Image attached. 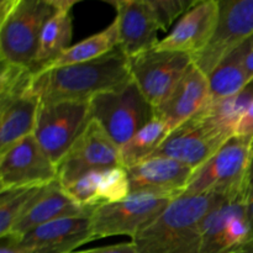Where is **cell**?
I'll return each instance as SVG.
<instances>
[{
    "label": "cell",
    "mask_w": 253,
    "mask_h": 253,
    "mask_svg": "<svg viewBox=\"0 0 253 253\" xmlns=\"http://www.w3.org/2000/svg\"><path fill=\"white\" fill-rule=\"evenodd\" d=\"M244 199L246 200L247 204H249L251 200H253V138L251 146V160H250L249 172H247L246 182H245L244 188Z\"/></svg>",
    "instance_id": "33"
},
{
    "label": "cell",
    "mask_w": 253,
    "mask_h": 253,
    "mask_svg": "<svg viewBox=\"0 0 253 253\" xmlns=\"http://www.w3.org/2000/svg\"><path fill=\"white\" fill-rule=\"evenodd\" d=\"M91 215V214H90ZM90 215L59 219L36 227L19 240L25 253H71L91 242Z\"/></svg>",
    "instance_id": "18"
},
{
    "label": "cell",
    "mask_w": 253,
    "mask_h": 253,
    "mask_svg": "<svg viewBox=\"0 0 253 253\" xmlns=\"http://www.w3.org/2000/svg\"><path fill=\"white\" fill-rule=\"evenodd\" d=\"M0 253H25L19 244V240L11 235L1 237V249Z\"/></svg>",
    "instance_id": "32"
},
{
    "label": "cell",
    "mask_w": 253,
    "mask_h": 253,
    "mask_svg": "<svg viewBox=\"0 0 253 253\" xmlns=\"http://www.w3.org/2000/svg\"><path fill=\"white\" fill-rule=\"evenodd\" d=\"M115 167H123L120 147L98 123L90 120L57 166V180L62 187H67L88 173Z\"/></svg>",
    "instance_id": "11"
},
{
    "label": "cell",
    "mask_w": 253,
    "mask_h": 253,
    "mask_svg": "<svg viewBox=\"0 0 253 253\" xmlns=\"http://www.w3.org/2000/svg\"><path fill=\"white\" fill-rule=\"evenodd\" d=\"M42 187L16 188L0 192V237L11 231Z\"/></svg>",
    "instance_id": "26"
},
{
    "label": "cell",
    "mask_w": 253,
    "mask_h": 253,
    "mask_svg": "<svg viewBox=\"0 0 253 253\" xmlns=\"http://www.w3.org/2000/svg\"><path fill=\"white\" fill-rule=\"evenodd\" d=\"M118 46L119 31L116 21L114 20L105 30L95 35H91L83 41L71 46L61 56L57 57L53 62L44 66L40 71H48V69L62 68V67L93 61V59L99 58V57L111 52Z\"/></svg>",
    "instance_id": "23"
},
{
    "label": "cell",
    "mask_w": 253,
    "mask_h": 253,
    "mask_svg": "<svg viewBox=\"0 0 253 253\" xmlns=\"http://www.w3.org/2000/svg\"><path fill=\"white\" fill-rule=\"evenodd\" d=\"M253 37V0H219V19L207 46L192 57L209 76L221 61Z\"/></svg>",
    "instance_id": "8"
},
{
    "label": "cell",
    "mask_w": 253,
    "mask_h": 253,
    "mask_svg": "<svg viewBox=\"0 0 253 253\" xmlns=\"http://www.w3.org/2000/svg\"><path fill=\"white\" fill-rule=\"evenodd\" d=\"M110 5L116 10L119 47L127 58L155 48L160 27L147 0H115Z\"/></svg>",
    "instance_id": "16"
},
{
    "label": "cell",
    "mask_w": 253,
    "mask_h": 253,
    "mask_svg": "<svg viewBox=\"0 0 253 253\" xmlns=\"http://www.w3.org/2000/svg\"><path fill=\"white\" fill-rule=\"evenodd\" d=\"M56 10L57 0H1L0 62L34 71L42 30Z\"/></svg>",
    "instance_id": "3"
},
{
    "label": "cell",
    "mask_w": 253,
    "mask_h": 253,
    "mask_svg": "<svg viewBox=\"0 0 253 253\" xmlns=\"http://www.w3.org/2000/svg\"><path fill=\"white\" fill-rule=\"evenodd\" d=\"M169 198L135 194L121 202L96 207L90 215L91 240L111 236L131 239L150 225L168 205Z\"/></svg>",
    "instance_id": "7"
},
{
    "label": "cell",
    "mask_w": 253,
    "mask_h": 253,
    "mask_svg": "<svg viewBox=\"0 0 253 253\" xmlns=\"http://www.w3.org/2000/svg\"><path fill=\"white\" fill-rule=\"evenodd\" d=\"M160 31H168L173 22L192 9L197 0H147Z\"/></svg>",
    "instance_id": "28"
},
{
    "label": "cell",
    "mask_w": 253,
    "mask_h": 253,
    "mask_svg": "<svg viewBox=\"0 0 253 253\" xmlns=\"http://www.w3.org/2000/svg\"><path fill=\"white\" fill-rule=\"evenodd\" d=\"M209 99L208 76L192 63L167 100L155 109V114L172 131L199 114Z\"/></svg>",
    "instance_id": "19"
},
{
    "label": "cell",
    "mask_w": 253,
    "mask_h": 253,
    "mask_svg": "<svg viewBox=\"0 0 253 253\" xmlns=\"http://www.w3.org/2000/svg\"><path fill=\"white\" fill-rule=\"evenodd\" d=\"M247 215H249V221L251 225V231L253 235V200H251L247 205Z\"/></svg>",
    "instance_id": "34"
},
{
    "label": "cell",
    "mask_w": 253,
    "mask_h": 253,
    "mask_svg": "<svg viewBox=\"0 0 253 253\" xmlns=\"http://www.w3.org/2000/svg\"><path fill=\"white\" fill-rule=\"evenodd\" d=\"M93 210L77 204L56 180L41 188L7 235L21 240L22 236L42 225L66 217L89 216Z\"/></svg>",
    "instance_id": "17"
},
{
    "label": "cell",
    "mask_w": 253,
    "mask_h": 253,
    "mask_svg": "<svg viewBox=\"0 0 253 253\" xmlns=\"http://www.w3.org/2000/svg\"><path fill=\"white\" fill-rule=\"evenodd\" d=\"M40 99L31 88L0 98V153L34 135Z\"/></svg>",
    "instance_id": "20"
},
{
    "label": "cell",
    "mask_w": 253,
    "mask_h": 253,
    "mask_svg": "<svg viewBox=\"0 0 253 253\" xmlns=\"http://www.w3.org/2000/svg\"><path fill=\"white\" fill-rule=\"evenodd\" d=\"M227 140L230 138L217 132L200 111L170 131L150 158H172L195 170L212 157Z\"/></svg>",
    "instance_id": "13"
},
{
    "label": "cell",
    "mask_w": 253,
    "mask_h": 253,
    "mask_svg": "<svg viewBox=\"0 0 253 253\" xmlns=\"http://www.w3.org/2000/svg\"><path fill=\"white\" fill-rule=\"evenodd\" d=\"M131 81L130 61L118 46L93 61L36 72L31 89L40 103L89 101L98 94L116 90Z\"/></svg>",
    "instance_id": "1"
},
{
    "label": "cell",
    "mask_w": 253,
    "mask_h": 253,
    "mask_svg": "<svg viewBox=\"0 0 253 253\" xmlns=\"http://www.w3.org/2000/svg\"><path fill=\"white\" fill-rule=\"evenodd\" d=\"M244 198L225 200L202 224L200 253H253V235Z\"/></svg>",
    "instance_id": "9"
},
{
    "label": "cell",
    "mask_w": 253,
    "mask_h": 253,
    "mask_svg": "<svg viewBox=\"0 0 253 253\" xmlns=\"http://www.w3.org/2000/svg\"><path fill=\"white\" fill-rule=\"evenodd\" d=\"M229 198L219 194L182 195L132 239L138 253H200L202 224Z\"/></svg>",
    "instance_id": "2"
},
{
    "label": "cell",
    "mask_w": 253,
    "mask_h": 253,
    "mask_svg": "<svg viewBox=\"0 0 253 253\" xmlns=\"http://www.w3.org/2000/svg\"><path fill=\"white\" fill-rule=\"evenodd\" d=\"M76 4V0H57L56 12L46 22L40 37L34 66L35 73L53 62L71 47L73 36L72 7Z\"/></svg>",
    "instance_id": "21"
},
{
    "label": "cell",
    "mask_w": 253,
    "mask_h": 253,
    "mask_svg": "<svg viewBox=\"0 0 253 253\" xmlns=\"http://www.w3.org/2000/svg\"><path fill=\"white\" fill-rule=\"evenodd\" d=\"M253 101V81L240 93L217 101H209L202 110L210 125L224 137L235 136L237 125Z\"/></svg>",
    "instance_id": "22"
},
{
    "label": "cell",
    "mask_w": 253,
    "mask_h": 253,
    "mask_svg": "<svg viewBox=\"0 0 253 253\" xmlns=\"http://www.w3.org/2000/svg\"><path fill=\"white\" fill-rule=\"evenodd\" d=\"M130 195L145 194L177 199L184 194L194 169L167 157H152L126 168Z\"/></svg>",
    "instance_id": "14"
},
{
    "label": "cell",
    "mask_w": 253,
    "mask_h": 253,
    "mask_svg": "<svg viewBox=\"0 0 253 253\" xmlns=\"http://www.w3.org/2000/svg\"><path fill=\"white\" fill-rule=\"evenodd\" d=\"M89 121V101L40 103L34 136L58 166Z\"/></svg>",
    "instance_id": "6"
},
{
    "label": "cell",
    "mask_w": 253,
    "mask_h": 253,
    "mask_svg": "<svg viewBox=\"0 0 253 253\" xmlns=\"http://www.w3.org/2000/svg\"><path fill=\"white\" fill-rule=\"evenodd\" d=\"M169 128L161 119L155 116L152 121L136 132L125 145L120 147L121 166L132 167L150 158L169 135Z\"/></svg>",
    "instance_id": "25"
},
{
    "label": "cell",
    "mask_w": 253,
    "mask_h": 253,
    "mask_svg": "<svg viewBox=\"0 0 253 253\" xmlns=\"http://www.w3.org/2000/svg\"><path fill=\"white\" fill-rule=\"evenodd\" d=\"M89 111L90 120L98 123L119 147L156 116L155 108L133 81L91 98Z\"/></svg>",
    "instance_id": "5"
},
{
    "label": "cell",
    "mask_w": 253,
    "mask_h": 253,
    "mask_svg": "<svg viewBox=\"0 0 253 253\" xmlns=\"http://www.w3.org/2000/svg\"><path fill=\"white\" fill-rule=\"evenodd\" d=\"M235 135L253 138V101L246 110V113L244 114L241 120H240Z\"/></svg>",
    "instance_id": "30"
},
{
    "label": "cell",
    "mask_w": 253,
    "mask_h": 253,
    "mask_svg": "<svg viewBox=\"0 0 253 253\" xmlns=\"http://www.w3.org/2000/svg\"><path fill=\"white\" fill-rule=\"evenodd\" d=\"M128 61L131 78L155 109L167 100L193 63L189 54L156 48Z\"/></svg>",
    "instance_id": "10"
},
{
    "label": "cell",
    "mask_w": 253,
    "mask_h": 253,
    "mask_svg": "<svg viewBox=\"0 0 253 253\" xmlns=\"http://www.w3.org/2000/svg\"><path fill=\"white\" fill-rule=\"evenodd\" d=\"M71 253H138L135 244L131 242H123V244L111 245V246L98 247V249L84 250V251H74Z\"/></svg>",
    "instance_id": "29"
},
{
    "label": "cell",
    "mask_w": 253,
    "mask_h": 253,
    "mask_svg": "<svg viewBox=\"0 0 253 253\" xmlns=\"http://www.w3.org/2000/svg\"><path fill=\"white\" fill-rule=\"evenodd\" d=\"M252 137L232 136L212 157L194 170L183 195L219 194L244 198L251 160Z\"/></svg>",
    "instance_id": "4"
},
{
    "label": "cell",
    "mask_w": 253,
    "mask_h": 253,
    "mask_svg": "<svg viewBox=\"0 0 253 253\" xmlns=\"http://www.w3.org/2000/svg\"><path fill=\"white\" fill-rule=\"evenodd\" d=\"M219 19V0L198 1L188 10L165 39L155 48L194 56L202 51L216 29Z\"/></svg>",
    "instance_id": "15"
},
{
    "label": "cell",
    "mask_w": 253,
    "mask_h": 253,
    "mask_svg": "<svg viewBox=\"0 0 253 253\" xmlns=\"http://www.w3.org/2000/svg\"><path fill=\"white\" fill-rule=\"evenodd\" d=\"M130 197V180L126 168L115 167L99 170L98 204H113Z\"/></svg>",
    "instance_id": "27"
},
{
    "label": "cell",
    "mask_w": 253,
    "mask_h": 253,
    "mask_svg": "<svg viewBox=\"0 0 253 253\" xmlns=\"http://www.w3.org/2000/svg\"><path fill=\"white\" fill-rule=\"evenodd\" d=\"M244 67L249 82L253 81V37L247 40L245 43V56H244Z\"/></svg>",
    "instance_id": "31"
},
{
    "label": "cell",
    "mask_w": 253,
    "mask_h": 253,
    "mask_svg": "<svg viewBox=\"0 0 253 253\" xmlns=\"http://www.w3.org/2000/svg\"><path fill=\"white\" fill-rule=\"evenodd\" d=\"M245 43L220 62L219 66L208 76L209 101H217L235 95L250 83L244 67Z\"/></svg>",
    "instance_id": "24"
},
{
    "label": "cell",
    "mask_w": 253,
    "mask_h": 253,
    "mask_svg": "<svg viewBox=\"0 0 253 253\" xmlns=\"http://www.w3.org/2000/svg\"><path fill=\"white\" fill-rule=\"evenodd\" d=\"M57 177V166L34 135L22 138L0 153V192L42 187L56 182Z\"/></svg>",
    "instance_id": "12"
}]
</instances>
